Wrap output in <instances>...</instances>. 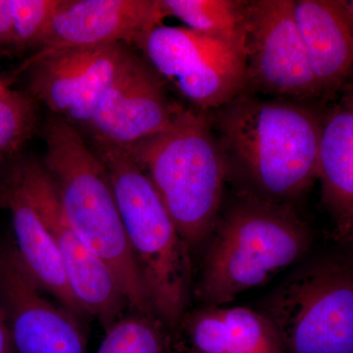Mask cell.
I'll return each instance as SVG.
<instances>
[{"label":"cell","mask_w":353,"mask_h":353,"mask_svg":"<svg viewBox=\"0 0 353 353\" xmlns=\"http://www.w3.org/2000/svg\"><path fill=\"white\" fill-rule=\"evenodd\" d=\"M209 119L227 170L252 194L285 202L318 179L322 121L301 102L260 99L245 92Z\"/></svg>","instance_id":"cell-1"},{"label":"cell","mask_w":353,"mask_h":353,"mask_svg":"<svg viewBox=\"0 0 353 353\" xmlns=\"http://www.w3.org/2000/svg\"><path fill=\"white\" fill-rule=\"evenodd\" d=\"M0 353H15L6 312L0 303Z\"/></svg>","instance_id":"cell-23"},{"label":"cell","mask_w":353,"mask_h":353,"mask_svg":"<svg viewBox=\"0 0 353 353\" xmlns=\"http://www.w3.org/2000/svg\"><path fill=\"white\" fill-rule=\"evenodd\" d=\"M318 179L339 233L348 238L353 227V88L322 121Z\"/></svg>","instance_id":"cell-16"},{"label":"cell","mask_w":353,"mask_h":353,"mask_svg":"<svg viewBox=\"0 0 353 353\" xmlns=\"http://www.w3.org/2000/svg\"><path fill=\"white\" fill-rule=\"evenodd\" d=\"M126 150L152 183L189 248L205 240L219 220L228 170L203 112L179 106L168 129Z\"/></svg>","instance_id":"cell-3"},{"label":"cell","mask_w":353,"mask_h":353,"mask_svg":"<svg viewBox=\"0 0 353 353\" xmlns=\"http://www.w3.org/2000/svg\"><path fill=\"white\" fill-rule=\"evenodd\" d=\"M166 17H175L199 34L245 51L243 0H160Z\"/></svg>","instance_id":"cell-18"},{"label":"cell","mask_w":353,"mask_h":353,"mask_svg":"<svg viewBox=\"0 0 353 353\" xmlns=\"http://www.w3.org/2000/svg\"><path fill=\"white\" fill-rule=\"evenodd\" d=\"M348 238L352 239V240H353V227L352 229V232H350V236H348Z\"/></svg>","instance_id":"cell-24"},{"label":"cell","mask_w":353,"mask_h":353,"mask_svg":"<svg viewBox=\"0 0 353 353\" xmlns=\"http://www.w3.org/2000/svg\"><path fill=\"white\" fill-rule=\"evenodd\" d=\"M123 43L72 48L27 59L30 92L52 113L76 129H87L109 88L134 57Z\"/></svg>","instance_id":"cell-10"},{"label":"cell","mask_w":353,"mask_h":353,"mask_svg":"<svg viewBox=\"0 0 353 353\" xmlns=\"http://www.w3.org/2000/svg\"><path fill=\"white\" fill-rule=\"evenodd\" d=\"M178 108L167 95L163 79L134 54L85 130L94 145L129 150L168 129Z\"/></svg>","instance_id":"cell-12"},{"label":"cell","mask_w":353,"mask_h":353,"mask_svg":"<svg viewBox=\"0 0 353 353\" xmlns=\"http://www.w3.org/2000/svg\"><path fill=\"white\" fill-rule=\"evenodd\" d=\"M215 229L201 285L212 306L264 284L301 259L311 241L307 226L285 202L252 192L232 204Z\"/></svg>","instance_id":"cell-5"},{"label":"cell","mask_w":353,"mask_h":353,"mask_svg":"<svg viewBox=\"0 0 353 353\" xmlns=\"http://www.w3.org/2000/svg\"><path fill=\"white\" fill-rule=\"evenodd\" d=\"M294 16L320 94L353 88V10L341 0H294Z\"/></svg>","instance_id":"cell-14"},{"label":"cell","mask_w":353,"mask_h":353,"mask_svg":"<svg viewBox=\"0 0 353 353\" xmlns=\"http://www.w3.org/2000/svg\"><path fill=\"white\" fill-rule=\"evenodd\" d=\"M36 124L32 97L0 80V154L17 152L31 138Z\"/></svg>","instance_id":"cell-20"},{"label":"cell","mask_w":353,"mask_h":353,"mask_svg":"<svg viewBox=\"0 0 353 353\" xmlns=\"http://www.w3.org/2000/svg\"><path fill=\"white\" fill-rule=\"evenodd\" d=\"M246 90L301 102L321 97L294 16V0H245Z\"/></svg>","instance_id":"cell-9"},{"label":"cell","mask_w":353,"mask_h":353,"mask_svg":"<svg viewBox=\"0 0 353 353\" xmlns=\"http://www.w3.org/2000/svg\"><path fill=\"white\" fill-rule=\"evenodd\" d=\"M43 166L70 226L113 274L130 309L154 315L132 255L108 170L78 129L51 116L44 127Z\"/></svg>","instance_id":"cell-2"},{"label":"cell","mask_w":353,"mask_h":353,"mask_svg":"<svg viewBox=\"0 0 353 353\" xmlns=\"http://www.w3.org/2000/svg\"><path fill=\"white\" fill-rule=\"evenodd\" d=\"M188 334L196 353H285L270 320L245 307L204 309L192 316Z\"/></svg>","instance_id":"cell-17"},{"label":"cell","mask_w":353,"mask_h":353,"mask_svg":"<svg viewBox=\"0 0 353 353\" xmlns=\"http://www.w3.org/2000/svg\"><path fill=\"white\" fill-rule=\"evenodd\" d=\"M285 353H353V270L301 267L269 297L266 314Z\"/></svg>","instance_id":"cell-6"},{"label":"cell","mask_w":353,"mask_h":353,"mask_svg":"<svg viewBox=\"0 0 353 353\" xmlns=\"http://www.w3.org/2000/svg\"></svg>","instance_id":"cell-26"},{"label":"cell","mask_w":353,"mask_h":353,"mask_svg":"<svg viewBox=\"0 0 353 353\" xmlns=\"http://www.w3.org/2000/svg\"><path fill=\"white\" fill-rule=\"evenodd\" d=\"M148 63L197 110H216L246 92L245 51L185 27L161 25L141 48Z\"/></svg>","instance_id":"cell-7"},{"label":"cell","mask_w":353,"mask_h":353,"mask_svg":"<svg viewBox=\"0 0 353 353\" xmlns=\"http://www.w3.org/2000/svg\"><path fill=\"white\" fill-rule=\"evenodd\" d=\"M16 46L15 26L10 0H0V48Z\"/></svg>","instance_id":"cell-22"},{"label":"cell","mask_w":353,"mask_h":353,"mask_svg":"<svg viewBox=\"0 0 353 353\" xmlns=\"http://www.w3.org/2000/svg\"><path fill=\"white\" fill-rule=\"evenodd\" d=\"M6 173L19 185L52 236L77 303L106 331L124 317L129 303L106 264L70 226L57 187L43 162L21 158Z\"/></svg>","instance_id":"cell-8"},{"label":"cell","mask_w":353,"mask_h":353,"mask_svg":"<svg viewBox=\"0 0 353 353\" xmlns=\"http://www.w3.org/2000/svg\"><path fill=\"white\" fill-rule=\"evenodd\" d=\"M94 150L108 170L153 313L165 326L175 328L189 299V246L152 183L129 152L102 145H94Z\"/></svg>","instance_id":"cell-4"},{"label":"cell","mask_w":353,"mask_h":353,"mask_svg":"<svg viewBox=\"0 0 353 353\" xmlns=\"http://www.w3.org/2000/svg\"><path fill=\"white\" fill-rule=\"evenodd\" d=\"M165 325L154 316L134 312L105 331L95 353H171Z\"/></svg>","instance_id":"cell-19"},{"label":"cell","mask_w":353,"mask_h":353,"mask_svg":"<svg viewBox=\"0 0 353 353\" xmlns=\"http://www.w3.org/2000/svg\"><path fill=\"white\" fill-rule=\"evenodd\" d=\"M165 18L160 0H63L48 36L28 59L106 44L139 48Z\"/></svg>","instance_id":"cell-13"},{"label":"cell","mask_w":353,"mask_h":353,"mask_svg":"<svg viewBox=\"0 0 353 353\" xmlns=\"http://www.w3.org/2000/svg\"><path fill=\"white\" fill-rule=\"evenodd\" d=\"M46 294L15 248L0 250V303L15 353H88L80 318L52 303Z\"/></svg>","instance_id":"cell-11"},{"label":"cell","mask_w":353,"mask_h":353,"mask_svg":"<svg viewBox=\"0 0 353 353\" xmlns=\"http://www.w3.org/2000/svg\"><path fill=\"white\" fill-rule=\"evenodd\" d=\"M10 2L16 48L38 50L48 36L63 0H10Z\"/></svg>","instance_id":"cell-21"},{"label":"cell","mask_w":353,"mask_h":353,"mask_svg":"<svg viewBox=\"0 0 353 353\" xmlns=\"http://www.w3.org/2000/svg\"><path fill=\"white\" fill-rule=\"evenodd\" d=\"M0 206L11 216L16 252L30 275L57 303L77 317H85L70 288L52 236L19 185L6 172L0 179Z\"/></svg>","instance_id":"cell-15"},{"label":"cell","mask_w":353,"mask_h":353,"mask_svg":"<svg viewBox=\"0 0 353 353\" xmlns=\"http://www.w3.org/2000/svg\"><path fill=\"white\" fill-rule=\"evenodd\" d=\"M348 4H350V7H352L353 10V0H352V1H348Z\"/></svg>","instance_id":"cell-25"}]
</instances>
